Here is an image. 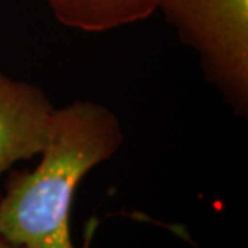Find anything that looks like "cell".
Listing matches in <instances>:
<instances>
[{
  "label": "cell",
  "instance_id": "cell-1",
  "mask_svg": "<svg viewBox=\"0 0 248 248\" xmlns=\"http://www.w3.org/2000/svg\"><path fill=\"white\" fill-rule=\"evenodd\" d=\"M123 140L122 124L105 105L75 101L55 109L40 163L33 171L9 174L0 199V233L25 248H76L71 236L76 189Z\"/></svg>",
  "mask_w": 248,
  "mask_h": 248
},
{
  "label": "cell",
  "instance_id": "cell-2",
  "mask_svg": "<svg viewBox=\"0 0 248 248\" xmlns=\"http://www.w3.org/2000/svg\"><path fill=\"white\" fill-rule=\"evenodd\" d=\"M157 10L193 48L205 79L236 113H248V0H159Z\"/></svg>",
  "mask_w": 248,
  "mask_h": 248
},
{
  "label": "cell",
  "instance_id": "cell-3",
  "mask_svg": "<svg viewBox=\"0 0 248 248\" xmlns=\"http://www.w3.org/2000/svg\"><path fill=\"white\" fill-rule=\"evenodd\" d=\"M55 108L43 90L0 72V177L45 149Z\"/></svg>",
  "mask_w": 248,
  "mask_h": 248
},
{
  "label": "cell",
  "instance_id": "cell-4",
  "mask_svg": "<svg viewBox=\"0 0 248 248\" xmlns=\"http://www.w3.org/2000/svg\"><path fill=\"white\" fill-rule=\"evenodd\" d=\"M65 27L105 32L135 24L157 11L159 0H42Z\"/></svg>",
  "mask_w": 248,
  "mask_h": 248
},
{
  "label": "cell",
  "instance_id": "cell-5",
  "mask_svg": "<svg viewBox=\"0 0 248 248\" xmlns=\"http://www.w3.org/2000/svg\"><path fill=\"white\" fill-rule=\"evenodd\" d=\"M0 248H25L21 247V246H17L14 243H11L10 240H7L1 233H0Z\"/></svg>",
  "mask_w": 248,
  "mask_h": 248
}]
</instances>
